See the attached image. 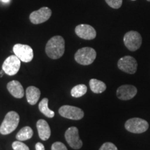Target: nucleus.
Returning <instances> with one entry per match:
<instances>
[{
  "label": "nucleus",
  "instance_id": "nucleus-1",
  "mask_svg": "<svg viewBox=\"0 0 150 150\" xmlns=\"http://www.w3.org/2000/svg\"><path fill=\"white\" fill-rule=\"evenodd\" d=\"M45 52L52 59L62 57L65 52V40L61 35H56L48 40L45 47Z\"/></svg>",
  "mask_w": 150,
  "mask_h": 150
},
{
  "label": "nucleus",
  "instance_id": "nucleus-2",
  "mask_svg": "<svg viewBox=\"0 0 150 150\" xmlns=\"http://www.w3.org/2000/svg\"><path fill=\"white\" fill-rule=\"evenodd\" d=\"M20 122V116L18 112L10 111L7 112L4 120L0 126V134L8 135L15 131L18 127Z\"/></svg>",
  "mask_w": 150,
  "mask_h": 150
},
{
  "label": "nucleus",
  "instance_id": "nucleus-3",
  "mask_svg": "<svg viewBox=\"0 0 150 150\" xmlns=\"http://www.w3.org/2000/svg\"><path fill=\"white\" fill-rule=\"evenodd\" d=\"M97 53L93 48L83 47L79 49L74 55V59L79 64L88 65L93 63L96 59Z\"/></svg>",
  "mask_w": 150,
  "mask_h": 150
},
{
  "label": "nucleus",
  "instance_id": "nucleus-4",
  "mask_svg": "<svg viewBox=\"0 0 150 150\" xmlns=\"http://www.w3.org/2000/svg\"><path fill=\"white\" fill-rule=\"evenodd\" d=\"M125 129L134 134H142L145 132L149 128V124L146 120L141 118H131L125 122Z\"/></svg>",
  "mask_w": 150,
  "mask_h": 150
},
{
  "label": "nucleus",
  "instance_id": "nucleus-5",
  "mask_svg": "<svg viewBox=\"0 0 150 150\" xmlns=\"http://www.w3.org/2000/svg\"><path fill=\"white\" fill-rule=\"evenodd\" d=\"M123 40L126 47L131 52L138 50L141 46L142 41L141 35L135 31H130L125 33Z\"/></svg>",
  "mask_w": 150,
  "mask_h": 150
},
{
  "label": "nucleus",
  "instance_id": "nucleus-6",
  "mask_svg": "<svg viewBox=\"0 0 150 150\" xmlns=\"http://www.w3.org/2000/svg\"><path fill=\"white\" fill-rule=\"evenodd\" d=\"M21 65V61L16 55L8 56L2 65V70L9 76H13L18 72Z\"/></svg>",
  "mask_w": 150,
  "mask_h": 150
},
{
  "label": "nucleus",
  "instance_id": "nucleus-7",
  "mask_svg": "<svg viewBox=\"0 0 150 150\" xmlns=\"http://www.w3.org/2000/svg\"><path fill=\"white\" fill-rule=\"evenodd\" d=\"M15 55L18 56L20 61L24 63H29L32 61L33 52L32 48L27 45L16 44L13 48Z\"/></svg>",
  "mask_w": 150,
  "mask_h": 150
},
{
  "label": "nucleus",
  "instance_id": "nucleus-8",
  "mask_svg": "<svg viewBox=\"0 0 150 150\" xmlns=\"http://www.w3.org/2000/svg\"><path fill=\"white\" fill-rule=\"evenodd\" d=\"M117 67L120 70L127 74H134L137 71L138 63L132 56H125L118 61Z\"/></svg>",
  "mask_w": 150,
  "mask_h": 150
},
{
  "label": "nucleus",
  "instance_id": "nucleus-9",
  "mask_svg": "<svg viewBox=\"0 0 150 150\" xmlns=\"http://www.w3.org/2000/svg\"><path fill=\"white\" fill-rule=\"evenodd\" d=\"M59 112L62 117L74 120H79L83 117L84 115V112L81 108L69 105L61 106L59 108Z\"/></svg>",
  "mask_w": 150,
  "mask_h": 150
},
{
  "label": "nucleus",
  "instance_id": "nucleus-10",
  "mask_svg": "<svg viewBox=\"0 0 150 150\" xmlns=\"http://www.w3.org/2000/svg\"><path fill=\"white\" fill-rule=\"evenodd\" d=\"M65 138L68 145L74 149H79L83 145V142L79 136V130L76 127H72L67 129Z\"/></svg>",
  "mask_w": 150,
  "mask_h": 150
},
{
  "label": "nucleus",
  "instance_id": "nucleus-11",
  "mask_svg": "<svg viewBox=\"0 0 150 150\" xmlns=\"http://www.w3.org/2000/svg\"><path fill=\"white\" fill-rule=\"evenodd\" d=\"M52 16V10L48 7H42L39 10L35 11L29 16V20L34 24H42L47 21Z\"/></svg>",
  "mask_w": 150,
  "mask_h": 150
},
{
  "label": "nucleus",
  "instance_id": "nucleus-12",
  "mask_svg": "<svg viewBox=\"0 0 150 150\" xmlns=\"http://www.w3.org/2000/svg\"><path fill=\"white\" fill-rule=\"evenodd\" d=\"M75 33L81 38L84 40H93L95 38L97 33L95 29L89 24H81L75 28Z\"/></svg>",
  "mask_w": 150,
  "mask_h": 150
},
{
  "label": "nucleus",
  "instance_id": "nucleus-13",
  "mask_svg": "<svg viewBox=\"0 0 150 150\" xmlns=\"http://www.w3.org/2000/svg\"><path fill=\"white\" fill-rule=\"evenodd\" d=\"M137 88L132 85H123L117 90V96L121 100H129L134 98L137 94Z\"/></svg>",
  "mask_w": 150,
  "mask_h": 150
},
{
  "label": "nucleus",
  "instance_id": "nucleus-14",
  "mask_svg": "<svg viewBox=\"0 0 150 150\" xmlns=\"http://www.w3.org/2000/svg\"><path fill=\"white\" fill-rule=\"evenodd\" d=\"M7 89L11 95L18 99L22 98L24 95V88L18 81H11L7 84Z\"/></svg>",
  "mask_w": 150,
  "mask_h": 150
},
{
  "label": "nucleus",
  "instance_id": "nucleus-15",
  "mask_svg": "<svg viewBox=\"0 0 150 150\" xmlns=\"http://www.w3.org/2000/svg\"><path fill=\"white\" fill-rule=\"evenodd\" d=\"M36 127L40 139L44 141L48 140L51 136V129L48 123L45 120H39L36 123Z\"/></svg>",
  "mask_w": 150,
  "mask_h": 150
},
{
  "label": "nucleus",
  "instance_id": "nucleus-16",
  "mask_svg": "<svg viewBox=\"0 0 150 150\" xmlns=\"http://www.w3.org/2000/svg\"><path fill=\"white\" fill-rule=\"evenodd\" d=\"M26 96L29 104L35 105L40 97V91L35 86H29L26 91Z\"/></svg>",
  "mask_w": 150,
  "mask_h": 150
},
{
  "label": "nucleus",
  "instance_id": "nucleus-17",
  "mask_svg": "<svg viewBox=\"0 0 150 150\" xmlns=\"http://www.w3.org/2000/svg\"><path fill=\"white\" fill-rule=\"evenodd\" d=\"M90 88L94 93L99 94L104 92L106 89V86L102 81L96 79H92L89 81Z\"/></svg>",
  "mask_w": 150,
  "mask_h": 150
},
{
  "label": "nucleus",
  "instance_id": "nucleus-18",
  "mask_svg": "<svg viewBox=\"0 0 150 150\" xmlns=\"http://www.w3.org/2000/svg\"><path fill=\"white\" fill-rule=\"evenodd\" d=\"M33 134V130L31 127H24L20 129V131L17 134L16 138L20 141H24V140H27L32 138Z\"/></svg>",
  "mask_w": 150,
  "mask_h": 150
},
{
  "label": "nucleus",
  "instance_id": "nucleus-19",
  "mask_svg": "<svg viewBox=\"0 0 150 150\" xmlns=\"http://www.w3.org/2000/svg\"><path fill=\"white\" fill-rule=\"evenodd\" d=\"M48 99L47 98H44L42 99V101L40 102V104L38 105V108L40 111L42 112L43 115H45L46 117L52 118L54 117V111L50 110L48 107Z\"/></svg>",
  "mask_w": 150,
  "mask_h": 150
},
{
  "label": "nucleus",
  "instance_id": "nucleus-20",
  "mask_svg": "<svg viewBox=\"0 0 150 150\" xmlns=\"http://www.w3.org/2000/svg\"><path fill=\"white\" fill-rule=\"evenodd\" d=\"M87 86L84 84H79L75 86L71 91V95L73 97H80L87 93Z\"/></svg>",
  "mask_w": 150,
  "mask_h": 150
},
{
  "label": "nucleus",
  "instance_id": "nucleus-21",
  "mask_svg": "<svg viewBox=\"0 0 150 150\" xmlns=\"http://www.w3.org/2000/svg\"><path fill=\"white\" fill-rule=\"evenodd\" d=\"M12 147L14 150H29V147L20 140L13 142L12 144Z\"/></svg>",
  "mask_w": 150,
  "mask_h": 150
},
{
  "label": "nucleus",
  "instance_id": "nucleus-22",
  "mask_svg": "<svg viewBox=\"0 0 150 150\" xmlns=\"http://www.w3.org/2000/svg\"><path fill=\"white\" fill-rule=\"evenodd\" d=\"M107 4L112 8L118 9L122 6V0H105Z\"/></svg>",
  "mask_w": 150,
  "mask_h": 150
},
{
  "label": "nucleus",
  "instance_id": "nucleus-23",
  "mask_svg": "<svg viewBox=\"0 0 150 150\" xmlns=\"http://www.w3.org/2000/svg\"><path fill=\"white\" fill-rule=\"evenodd\" d=\"M99 150H118L116 146L112 142H105L103 144Z\"/></svg>",
  "mask_w": 150,
  "mask_h": 150
},
{
  "label": "nucleus",
  "instance_id": "nucleus-24",
  "mask_svg": "<svg viewBox=\"0 0 150 150\" xmlns=\"http://www.w3.org/2000/svg\"><path fill=\"white\" fill-rule=\"evenodd\" d=\"M52 150H67V149L63 142H56L52 145Z\"/></svg>",
  "mask_w": 150,
  "mask_h": 150
},
{
  "label": "nucleus",
  "instance_id": "nucleus-25",
  "mask_svg": "<svg viewBox=\"0 0 150 150\" xmlns=\"http://www.w3.org/2000/svg\"><path fill=\"white\" fill-rule=\"evenodd\" d=\"M35 150H45V146L41 142H38L35 145Z\"/></svg>",
  "mask_w": 150,
  "mask_h": 150
},
{
  "label": "nucleus",
  "instance_id": "nucleus-26",
  "mask_svg": "<svg viewBox=\"0 0 150 150\" xmlns=\"http://www.w3.org/2000/svg\"><path fill=\"white\" fill-rule=\"evenodd\" d=\"M1 1H3V2H5V3H7V2H8L9 1H10V0H1Z\"/></svg>",
  "mask_w": 150,
  "mask_h": 150
},
{
  "label": "nucleus",
  "instance_id": "nucleus-27",
  "mask_svg": "<svg viewBox=\"0 0 150 150\" xmlns=\"http://www.w3.org/2000/svg\"><path fill=\"white\" fill-rule=\"evenodd\" d=\"M147 1H149V2H150V0H147Z\"/></svg>",
  "mask_w": 150,
  "mask_h": 150
},
{
  "label": "nucleus",
  "instance_id": "nucleus-28",
  "mask_svg": "<svg viewBox=\"0 0 150 150\" xmlns=\"http://www.w3.org/2000/svg\"><path fill=\"white\" fill-rule=\"evenodd\" d=\"M132 1H136V0H132Z\"/></svg>",
  "mask_w": 150,
  "mask_h": 150
}]
</instances>
